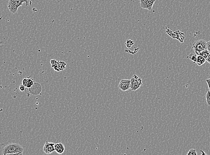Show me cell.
Here are the masks:
<instances>
[{"label":"cell","instance_id":"obj_1","mask_svg":"<svg viewBox=\"0 0 210 155\" xmlns=\"http://www.w3.org/2000/svg\"><path fill=\"white\" fill-rule=\"evenodd\" d=\"M24 151V148L23 147L17 143H11L6 145L2 150L3 155L23 153Z\"/></svg>","mask_w":210,"mask_h":155},{"label":"cell","instance_id":"obj_2","mask_svg":"<svg viewBox=\"0 0 210 155\" xmlns=\"http://www.w3.org/2000/svg\"><path fill=\"white\" fill-rule=\"evenodd\" d=\"M24 3H26V6H28V0H10L8 5L9 11L12 14H15L18 8L22 6Z\"/></svg>","mask_w":210,"mask_h":155},{"label":"cell","instance_id":"obj_3","mask_svg":"<svg viewBox=\"0 0 210 155\" xmlns=\"http://www.w3.org/2000/svg\"><path fill=\"white\" fill-rule=\"evenodd\" d=\"M207 42L203 39L198 40L194 42L192 44V48L196 54L199 55L200 53L207 50Z\"/></svg>","mask_w":210,"mask_h":155},{"label":"cell","instance_id":"obj_4","mask_svg":"<svg viewBox=\"0 0 210 155\" xmlns=\"http://www.w3.org/2000/svg\"><path fill=\"white\" fill-rule=\"evenodd\" d=\"M130 89L133 91L138 90L142 85V79L138 76L134 75L130 79Z\"/></svg>","mask_w":210,"mask_h":155},{"label":"cell","instance_id":"obj_5","mask_svg":"<svg viewBox=\"0 0 210 155\" xmlns=\"http://www.w3.org/2000/svg\"><path fill=\"white\" fill-rule=\"evenodd\" d=\"M140 6L142 9H147L151 11L155 0H139Z\"/></svg>","mask_w":210,"mask_h":155},{"label":"cell","instance_id":"obj_6","mask_svg":"<svg viewBox=\"0 0 210 155\" xmlns=\"http://www.w3.org/2000/svg\"><path fill=\"white\" fill-rule=\"evenodd\" d=\"M55 144L53 143L49 142L47 141L43 146V152L46 154L52 153L54 151H55Z\"/></svg>","mask_w":210,"mask_h":155},{"label":"cell","instance_id":"obj_7","mask_svg":"<svg viewBox=\"0 0 210 155\" xmlns=\"http://www.w3.org/2000/svg\"><path fill=\"white\" fill-rule=\"evenodd\" d=\"M130 80L122 79L119 82L118 87L121 90L126 92L130 89Z\"/></svg>","mask_w":210,"mask_h":155},{"label":"cell","instance_id":"obj_8","mask_svg":"<svg viewBox=\"0 0 210 155\" xmlns=\"http://www.w3.org/2000/svg\"><path fill=\"white\" fill-rule=\"evenodd\" d=\"M29 91L31 94L33 95H37L41 93L42 91V87L38 82H34L33 86L30 88Z\"/></svg>","mask_w":210,"mask_h":155},{"label":"cell","instance_id":"obj_9","mask_svg":"<svg viewBox=\"0 0 210 155\" xmlns=\"http://www.w3.org/2000/svg\"><path fill=\"white\" fill-rule=\"evenodd\" d=\"M66 65L65 62L58 61L57 63L52 66V67L56 71H62L66 68Z\"/></svg>","mask_w":210,"mask_h":155},{"label":"cell","instance_id":"obj_10","mask_svg":"<svg viewBox=\"0 0 210 155\" xmlns=\"http://www.w3.org/2000/svg\"><path fill=\"white\" fill-rule=\"evenodd\" d=\"M55 149L56 153L58 154H62L63 153L65 150V147L63 143H57L55 144Z\"/></svg>","mask_w":210,"mask_h":155},{"label":"cell","instance_id":"obj_11","mask_svg":"<svg viewBox=\"0 0 210 155\" xmlns=\"http://www.w3.org/2000/svg\"><path fill=\"white\" fill-rule=\"evenodd\" d=\"M22 84L25 87L28 88V89H30V88H31L33 86L34 82H33V80L31 79L27 78H25V79H23V82H22Z\"/></svg>","mask_w":210,"mask_h":155},{"label":"cell","instance_id":"obj_12","mask_svg":"<svg viewBox=\"0 0 210 155\" xmlns=\"http://www.w3.org/2000/svg\"><path fill=\"white\" fill-rule=\"evenodd\" d=\"M206 59L200 55H198L197 57V65L199 66H201L202 65L204 64L206 62Z\"/></svg>","mask_w":210,"mask_h":155},{"label":"cell","instance_id":"obj_13","mask_svg":"<svg viewBox=\"0 0 210 155\" xmlns=\"http://www.w3.org/2000/svg\"><path fill=\"white\" fill-rule=\"evenodd\" d=\"M188 58H189L191 61H193L194 63H197V57H198V55L196 54V53H191L188 56Z\"/></svg>","mask_w":210,"mask_h":155},{"label":"cell","instance_id":"obj_14","mask_svg":"<svg viewBox=\"0 0 210 155\" xmlns=\"http://www.w3.org/2000/svg\"><path fill=\"white\" fill-rule=\"evenodd\" d=\"M210 54L209 52L208 51V50H205L203 51L201 53H200L199 55L203 57L204 58H205V59H207L209 55Z\"/></svg>","mask_w":210,"mask_h":155},{"label":"cell","instance_id":"obj_15","mask_svg":"<svg viewBox=\"0 0 210 155\" xmlns=\"http://www.w3.org/2000/svg\"><path fill=\"white\" fill-rule=\"evenodd\" d=\"M186 155H198V153L196 149L192 148L188 152Z\"/></svg>","mask_w":210,"mask_h":155},{"label":"cell","instance_id":"obj_16","mask_svg":"<svg viewBox=\"0 0 210 155\" xmlns=\"http://www.w3.org/2000/svg\"><path fill=\"white\" fill-rule=\"evenodd\" d=\"M206 101L207 104L209 106H210V91H208L206 94Z\"/></svg>","mask_w":210,"mask_h":155},{"label":"cell","instance_id":"obj_17","mask_svg":"<svg viewBox=\"0 0 210 155\" xmlns=\"http://www.w3.org/2000/svg\"><path fill=\"white\" fill-rule=\"evenodd\" d=\"M25 89V87L24 86L23 84L21 85L19 87V90L21 91V92H24V91Z\"/></svg>","mask_w":210,"mask_h":155},{"label":"cell","instance_id":"obj_18","mask_svg":"<svg viewBox=\"0 0 210 155\" xmlns=\"http://www.w3.org/2000/svg\"><path fill=\"white\" fill-rule=\"evenodd\" d=\"M57 62H58V61H56L55 59H52V60H51L50 61V63H51L52 66L56 64L57 63Z\"/></svg>","mask_w":210,"mask_h":155},{"label":"cell","instance_id":"obj_19","mask_svg":"<svg viewBox=\"0 0 210 155\" xmlns=\"http://www.w3.org/2000/svg\"><path fill=\"white\" fill-rule=\"evenodd\" d=\"M207 50H208V51L209 52V53H210V40L207 42Z\"/></svg>","mask_w":210,"mask_h":155},{"label":"cell","instance_id":"obj_20","mask_svg":"<svg viewBox=\"0 0 210 155\" xmlns=\"http://www.w3.org/2000/svg\"><path fill=\"white\" fill-rule=\"evenodd\" d=\"M206 82L208 83V87L210 91V78L209 79H207L206 80Z\"/></svg>","mask_w":210,"mask_h":155},{"label":"cell","instance_id":"obj_21","mask_svg":"<svg viewBox=\"0 0 210 155\" xmlns=\"http://www.w3.org/2000/svg\"><path fill=\"white\" fill-rule=\"evenodd\" d=\"M3 155H24L23 153H17L7 154Z\"/></svg>","mask_w":210,"mask_h":155},{"label":"cell","instance_id":"obj_22","mask_svg":"<svg viewBox=\"0 0 210 155\" xmlns=\"http://www.w3.org/2000/svg\"><path fill=\"white\" fill-rule=\"evenodd\" d=\"M206 61H207V62H208L210 64V54L209 56L208 57V58L206 59Z\"/></svg>","mask_w":210,"mask_h":155},{"label":"cell","instance_id":"obj_23","mask_svg":"<svg viewBox=\"0 0 210 155\" xmlns=\"http://www.w3.org/2000/svg\"><path fill=\"white\" fill-rule=\"evenodd\" d=\"M200 152H201L202 153L201 155H208L204 151H202V150H201Z\"/></svg>","mask_w":210,"mask_h":155}]
</instances>
